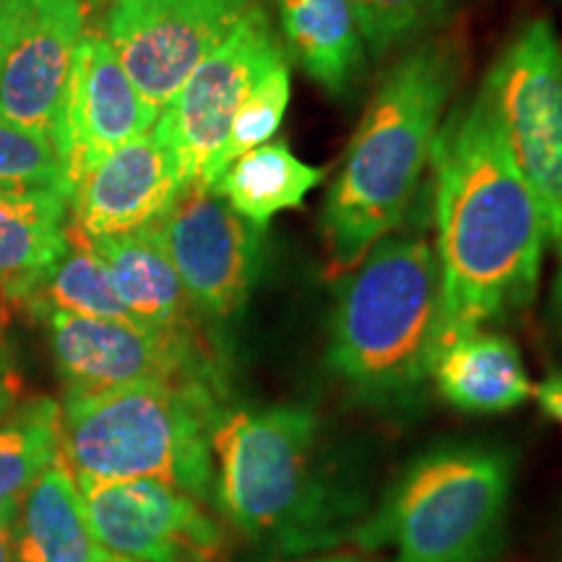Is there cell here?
Returning <instances> with one entry per match:
<instances>
[{"mask_svg": "<svg viewBox=\"0 0 562 562\" xmlns=\"http://www.w3.org/2000/svg\"><path fill=\"white\" fill-rule=\"evenodd\" d=\"M430 167L440 273L438 351L456 336L531 305L547 227L482 87L440 123Z\"/></svg>", "mask_w": 562, "mask_h": 562, "instance_id": "1", "label": "cell"}, {"mask_svg": "<svg viewBox=\"0 0 562 562\" xmlns=\"http://www.w3.org/2000/svg\"><path fill=\"white\" fill-rule=\"evenodd\" d=\"M222 516L279 558L336 550L368 516V495L328 448L307 404L224 406L211 430Z\"/></svg>", "mask_w": 562, "mask_h": 562, "instance_id": "2", "label": "cell"}, {"mask_svg": "<svg viewBox=\"0 0 562 562\" xmlns=\"http://www.w3.org/2000/svg\"><path fill=\"white\" fill-rule=\"evenodd\" d=\"M463 70L459 37H425L385 68L321 214L331 271L349 273L402 224Z\"/></svg>", "mask_w": 562, "mask_h": 562, "instance_id": "3", "label": "cell"}, {"mask_svg": "<svg viewBox=\"0 0 562 562\" xmlns=\"http://www.w3.org/2000/svg\"><path fill=\"white\" fill-rule=\"evenodd\" d=\"M440 321L435 248L389 235L341 281L326 360L368 409L404 419L425 406Z\"/></svg>", "mask_w": 562, "mask_h": 562, "instance_id": "4", "label": "cell"}, {"mask_svg": "<svg viewBox=\"0 0 562 562\" xmlns=\"http://www.w3.org/2000/svg\"><path fill=\"white\" fill-rule=\"evenodd\" d=\"M60 451L83 480H154L206 503L214 490L211 430L224 389L144 381L60 404Z\"/></svg>", "mask_w": 562, "mask_h": 562, "instance_id": "5", "label": "cell"}, {"mask_svg": "<svg viewBox=\"0 0 562 562\" xmlns=\"http://www.w3.org/2000/svg\"><path fill=\"white\" fill-rule=\"evenodd\" d=\"M513 459L484 442L419 453L362 518L351 542L389 562H490L503 544Z\"/></svg>", "mask_w": 562, "mask_h": 562, "instance_id": "6", "label": "cell"}, {"mask_svg": "<svg viewBox=\"0 0 562 562\" xmlns=\"http://www.w3.org/2000/svg\"><path fill=\"white\" fill-rule=\"evenodd\" d=\"M482 89L542 209L547 240L562 252V45L550 21L524 24L492 63Z\"/></svg>", "mask_w": 562, "mask_h": 562, "instance_id": "7", "label": "cell"}, {"mask_svg": "<svg viewBox=\"0 0 562 562\" xmlns=\"http://www.w3.org/2000/svg\"><path fill=\"white\" fill-rule=\"evenodd\" d=\"M281 60H286L284 47L273 34L266 5H258L159 112L154 136L172 154L188 186L211 188L222 172L235 115Z\"/></svg>", "mask_w": 562, "mask_h": 562, "instance_id": "8", "label": "cell"}, {"mask_svg": "<svg viewBox=\"0 0 562 562\" xmlns=\"http://www.w3.org/2000/svg\"><path fill=\"white\" fill-rule=\"evenodd\" d=\"M66 396H87L144 381L222 385V372L201 334H172L136 321L45 313Z\"/></svg>", "mask_w": 562, "mask_h": 562, "instance_id": "9", "label": "cell"}, {"mask_svg": "<svg viewBox=\"0 0 562 562\" xmlns=\"http://www.w3.org/2000/svg\"><path fill=\"white\" fill-rule=\"evenodd\" d=\"M263 0H117L104 37L133 87L159 112Z\"/></svg>", "mask_w": 562, "mask_h": 562, "instance_id": "10", "label": "cell"}, {"mask_svg": "<svg viewBox=\"0 0 562 562\" xmlns=\"http://www.w3.org/2000/svg\"><path fill=\"white\" fill-rule=\"evenodd\" d=\"M91 531L131 562H222L229 533L199 497L154 480L76 476Z\"/></svg>", "mask_w": 562, "mask_h": 562, "instance_id": "11", "label": "cell"}, {"mask_svg": "<svg viewBox=\"0 0 562 562\" xmlns=\"http://www.w3.org/2000/svg\"><path fill=\"white\" fill-rule=\"evenodd\" d=\"M151 227L195 311L216 321L243 313L261 271V227L203 186H188Z\"/></svg>", "mask_w": 562, "mask_h": 562, "instance_id": "12", "label": "cell"}, {"mask_svg": "<svg viewBox=\"0 0 562 562\" xmlns=\"http://www.w3.org/2000/svg\"><path fill=\"white\" fill-rule=\"evenodd\" d=\"M157 117L159 110L133 87L104 32L83 30L53 131L68 199L91 167L140 133H149Z\"/></svg>", "mask_w": 562, "mask_h": 562, "instance_id": "13", "label": "cell"}, {"mask_svg": "<svg viewBox=\"0 0 562 562\" xmlns=\"http://www.w3.org/2000/svg\"><path fill=\"white\" fill-rule=\"evenodd\" d=\"M89 0H5L0 110L53 138Z\"/></svg>", "mask_w": 562, "mask_h": 562, "instance_id": "14", "label": "cell"}, {"mask_svg": "<svg viewBox=\"0 0 562 562\" xmlns=\"http://www.w3.org/2000/svg\"><path fill=\"white\" fill-rule=\"evenodd\" d=\"M186 188L188 182L172 154L151 128L112 151L76 182L68 214L89 237L128 235L157 224Z\"/></svg>", "mask_w": 562, "mask_h": 562, "instance_id": "15", "label": "cell"}, {"mask_svg": "<svg viewBox=\"0 0 562 562\" xmlns=\"http://www.w3.org/2000/svg\"><path fill=\"white\" fill-rule=\"evenodd\" d=\"M430 383L442 402L476 417L510 412L533 396L516 341L484 328L456 336L435 351Z\"/></svg>", "mask_w": 562, "mask_h": 562, "instance_id": "16", "label": "cell"}, {"mask_svg": "<svg viewBox=\"0 0 562 562\" xmlns=\"http://www.w3.org/2000/svg\"><path fill=\"white\" fill-rule=\"evenodd\" d=\"M108 266L117 297L140 326L172 334H199L195 305L175 271L154 227L115 237H91Z\"/></svg>", "mask_w": 562, "mask_h": 562, "instance_id": "17", "label": "cell"}, {"mask_svg": "<svg viewBox=\"0 0 562 562\" xmlns=\"http://www.w3.org/2000/svg\"><path fill=\"white\" fill-rule=\"evenodd\" d=\"M13 537L16 562H131L110 552L91 531L79 484L63 451L26 495Z\"/></svg>", "mask_w": 562, "mask_h": 562, "instance_id": "18", "label": "cell"}, {"mask_svg": "<svg viewBox=\"0 0 562 562\" xmlns=\"http://www.w3.org/2000/svg\"><path fill=\"white\" fill-rule=\"evenodd\" d=\"M292 58L334 97H347L364 74V37L351 0H277Z\"/></svg>", "mask_w": 562, "mask_h": 562, "instance_id": "19", "label": "cell"}, {"mask_svg": "<svg viewBox=\"0 0 562 562\" xmlns=\"http://www.w3.org/2000/svg\"><path fill=\"white\" fill-rule=\"evenodd\" d=\"M68 195L0 191V294L30 302L66 252Z\"/></svg>", "mask_w": 562, "mask_h": 562, "instance_id": "20", "label": "cell"}, {"mask_svg": "<svg viewBox=\"0 0 562 562\" xmlns=\"http://www.w3.org/2000/svg\"><path fill=\"white\" fill-rule=\"evenodd\" d=\"M323 170L302 161L284 140H269L232 159L211 182L243 220L266 229L281 211L302 206L307 193L321 186Z\"/></svg>", "mask_w": 562, "mask_h": 562, "instance_id": "21", "label": "cell"}, {"mask_svg": "<svg viewBox=\"0 0 562 562\" xmlns=\"http://www.w3.org/2000/svg\"><path fill=\"white\" fill-rule=\"evenodd\" d=\"M63 409L37 398L0 419V526H13L21 505L60 453Z\"/></svg>", "mask_w": 562, "mask_h": 562, "instance_id": "22", "label": "cell"}, {"mask_svg": "<svg viewBox=\"0 0 562 562\" xmlns=\"http://www.w3.org/2000/svg\"><path fill=\"white\" fill-rule=\"evenodd\" d=\"M26 305L40 315L58 311L68 315H87V318L133 321L117 297L108 266L94 250L91 237L70 220L66 229V252Z\"/></svg>", "mask_w": 562, "mask_h": 562, "instance_id": "23", "label": "cell"}, {"mask_svg": "<svg viewBox=\"0 0 562 562\" xmlns=\"http://www.w3.org/2000/svg\"><path fill=\"white\" fill-rule=\"evenodd\" d=\"M364 47L375 60L432 37L453 11V0H351Z\"/></svg>", "mask_w": 562, "mask_h": 562, "instance_id": "24", "label": "cell"}, {"mask_svg": "<svg viewBox=\"0 0 562 562\" xmlns=\"http://www.w3.org/2000/svg\"><path fill=\"white\" fill-rule=\"evenodd\" d=\"M0 191H58L68 195L58 151L47 133L32 131L0 110Z\"/></svg>", "mask_w": 562, "mask_h": 562, "instance_id": "25", "label": "cell"}, {"mask_svg": "<svg viewBox=\"0 0 562 562\" xmlns=\"http://www.w3.org/2000/svg\"><path fill=\"white\" fill-rule=\"evenodd\" d=\"M290 94V63L281 60L279 66H273L269 74L256 83V89L250 91V97L243 102L240 112L235 115V123H232L227 138V149H224L222 157V170L232 159L240 157V154L258 149V146L269 144V140L277 136L281 121H284L286 115Z\"/></svg>", "mask_w": 562, "mask_h": 562, "instance_id": "26", "label": "cell"}, {"mask_svg": "<svg viewBox=\"0 0 562 562\" xmlns=\"http://www.w3.org/2000/svg\"><path fill=\"white\" fill-rule=\"evenodd\" d=\"M19 393H21V378L16 368H13L11 355L5 351L3 344H0V419L16 409Z\"/></svg>", "mask_w": 562, "mask_h": 562, "instance_id": "27", "label": "cell"}, {"mask_svg": "<svg viewBox=\"0 0 562 562\" xmlns=\"http://www.w3.org/2000/svg\"><path fill=\"white\" fill-rule=\"evenodd\" d=\"M533 398H537V404L542 406L547 417L558 422L562 427V372H552V375H547L544 381L533 389Z\"/></svg>", "mask_w": 562, "mask_h": 562, "instance_id": "28", "label": "cell"}, {"mask_svg": "<svg viewBox=\"0 0 562 562\" xmlns=\"http://www.w3.org/2000/svg\"><path fill=\"white\" fill-rule=\"evenodd\" d=\"M277 562H378L370 552L362 550H328L315 554H300V558H281Z\"/></svg>", "mask_w": 562, "mask_h": 562, "instance_id": "29", "label": "cell"}, {"mask_svg": "<svg viewBox=\"0 0 562 562\" xmlns=\"http://www.w3.org/2000/svg\"><path fill=\"white\" fill-rule=\"evenodd\" d=\"M558 256H560V266H558V277H554V286H552V318L562 336V252H558Z\"/></svg>", "mask_w": 562, "mask_h": 562, "instance_id": "30", "label": "cell"}, {"mask_svg": "<svg viewBox=\"0 0 562 562\" xmlns=\"http://www.w3.org/2000/svg\"><path fill=\"white\" fill-rule=\"evenodd\" d=\"M0 562H16V537H13V526H0Z\"/></svg>", "mask_w": 562, "mask_h": 562, "instance_id": "31", "label": "cell"}, {"mask_svg": "<svg viewBox=\"0 0 562 562\" xmlns=\"http://www.w3.org/2000/svg\"><path fill=\"white\" fill-rule=\"evenodd\" d=\"M3 24H5V0H0V37H3Z\"/></svg>", "mask_w": 562, "mask_h": 562, "instance_id": "32", "label": "cell"}, {"mask_svg": "<svg viewBox=\"0 0 562 562\" xmlns=\"http://www.w3.org/2000/svg\"><path fill=\"white\" fill-rule=\"evenodd\" d=\"M91 3H100V5H112V3H117V0H91Z\"/></svg>", "mask_w": 562, "mask_h": 562, "instance_id": "33", "label": "cell"}]
</instances>
